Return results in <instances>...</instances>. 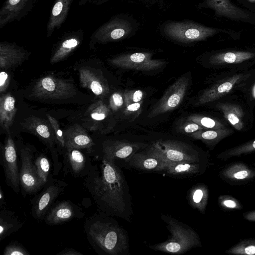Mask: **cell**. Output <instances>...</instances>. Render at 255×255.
Returning a JSON list of instances; mask_svg holds the SVG:
<instances>
[{"label": "cell", "mask_w": 255, "mask_h": 255, "mask_svg": "<svg viewBox=\"0 0 255 255\" xmlns=\"http://www.w3.org/2000/svg\"><path fill=\"white\" fill-rule=\"evenodd\" d=\"M251 0V1H255V0Z\"/></svg>", "instance_id": "cell-52"}, {"label": "cell", "mask_w": 255, "mask_h": 255, "mask_svg": "<svg viewBox=\"0 0 255 255\" xmlns=\"http://www.w3.org/2000/svg\"><path fill=\"white\" fill-rule=\"evenodd\" d=\"M208 196V187L204 184H198L191 188L188 193L187 200L189 204L192 208L204 214Z\"/></svg>", "instance_id": "cell-31"}, {"label": "cell", "mask_w": 255, "mask_h": 255, "mask_svg": "<svg viewBox=\"0 0 255 255\" xmlns=\"http://www.w3.org/2000/svg\"><path fill=\"white\" fill-rule=\"evenodd\" d=\"M124 94L126 95L133 102H139L143 101V93L140 90H126Z\"/></svg>", "instance_id": "cell-45"}, {"label": "cell", "mask_w": 255, "mask_h": 255, "mask_svg": "<svg viewBox=\"0 0 255 255\" xmlns=\"http://www.w3.org/2000/svg\"><path fill=\"white\" fill-rule=\"evenodd\" d=\"M149 145L125 140H108L102 143L101 153L97 157L106 160L121 167L125 166L129 159L136 152L146 148Z\"/></svg>", "instance_id": "cell-9"}, {"label": "cell", "mask_w": 255, "mask_h": 255, "mask_svg": "<svg viewBox=\"0 0 255 255\" xmlns=\"http://www.w3.org/2000/svg\"><path fill=\"white\" fill-rule=\"evenodd\" d=\"M145 149L167 162H206L205 158L197 148L182 141L158 139Z\"/></svg>", "instance_id": "cell-6"}, {"label": "cell", "mask_w": 255, "mask_h": 255, "mask_svg": "<svg viewBox=\"0 0 255 255\" xmlns=\"http://www.w3.org/2000/svg\"><path fill=\"white\" fill-rule=\"evenodd\" d=\"M91 0H79V5L80 6H82L85 5L87 2H90Z\"/></svg>", "instance_id": "cell-51"}, {"label": "cell", "mask_w": 255, "mask_h": 255, "mask_svg": "<svg viewBox=\"0 0 255 255\" xmlns=\"http://www.w3.org/2000/svg\"><path fill=\"white\" fill-rule=\"evenodd\" d=\"M9 83V77L7 73L1 71L0 73V92L2 94L5 91Z\"/></svg>", "instance_id": "cell-46"}, {"label": "cell", "mask_w": 255, "mask_h": 255, "mask_svg": "<svg viewBox=\"0 0 255 255\" xmlns=\"http://www.w3.org/2000/svg\"><path fill=\"white\" fill-rule=\"evenodd\" d=\"M29 53L17 44L8 42L0 43V67L8 69L21 64Z\"/></svg>", "instance_id": "cell-24"}, {"label": "cell", "mask_w": 255, "mask_h": 255, "mask_svg": "<svg viewBox=\"0 0 255 255\" xmlns=\"http://www.w3.org/2000/svg\"><path fill=\"white\" fill-rule=\"evenodd\" d=\"M83 39L84 32L82 29L66 33L57 43L50 63L54 64L64 60L78 47Z\"/></svg>", "instance_id": "cell-21"}, {"label": "cell", "mask_w": 255, "mask_h": 255, "mask_svg": "<svg viewBox=\"0 0 255 255\" xmlns=\"http://www.w3.org/2000/svg\"><path fill=\"white\" fill-rule=\"evenodd\" d=\"M125 109L124 114L127 117H136L141 112V106L143 101L134 102L131 101L126 95L124 94Z\"/></svg>", "instance_id": "cell-39"}, {"label": "cell", "mask_w": 255, "mask_h": 255, "mask_svg": "<svg viewBox=\"0 0 255 255\" xmlns=\"http://www.w3.org/2000/svg\"><path fill=\"white\" fill-rule=\"evenodd\" d=\"M109 0H91L90 3L95 5H100Z\"/></svg>", "instance_id": "cell-49"}, {"label": "cell", "mask_w": 255, "mask_h": 255, "mask_svg": "<svg viewBox=\"0 0 255 255\" xmlns=\"http://www.w3.org/2000/svg\"><path fill=\"white\" fill-rule=\"evenodd\" d=\"M34 163L38 176L45 184L50 175V163L49 159L45 154H39L34 158Z\"/></svg>", "instance_id": "cell-37"}, {"label": "cell", "mask_w": 255, "mask_h": 255, "mask_svg": "<svg viewBox=\"0 0 255 255\" xmlns=\"http://www.w3.org/2000/svg\"><path fill=\"white\" fill-rule=\"evenodd\" d=\"M220 205L224 208L230 209H240L242 206L239 201L234 198L228 196L223 195L219 198Z\"/></svg>", "instance_id": "cell-42"}, {"label": "cell", "mask_w": 255, "mask_h": 255, "mask_svg": "<svg viewBox=\"0 0 255 255\" xmlns=\"http://www.w3.org/2000/svg\"><path fill=\"white\" fill-rule=\"evenodd\" d=\"M94 164L83 184L99 212L130 222L133 214L129 186L121 167L106 160Z\"/></svg>", "instance_id": "cell-1"}, {"label": "cell", "mask_w": 255, "mask_h": 255, "mask_svg": "<svg viewBox=\"0 0 255 255\" xmlns=\"http://www.w3.org/2000/svg\"><path fill=\"white\" fill-rule=\"evenodd\" d=\"M223 174L227 178L242 180L252 178L255 176V171L243 163H235L226 168Z\"/></svg>", "instance_id": "cell-32"}, {"label": "cell", "mask_w": 255, "mask_h": 255, "mask_svg": "<svg viewBox=\"0 0 255 255\" xmlns=\"http://www.w3.org/2000/svg\"><path fill=\"white\" fill-rule=\"evenodd\" d=\"M15 143L10 135L0 147V164L3 169L6 183L16 193L21 191L19 170Z\"/></svg>", "instance_id": "cell-13"}, {"label": "cell", "mask_w": 255, "mask_h": 255, "mask_svg": "<svg viewBox=\"0 0 255 255\" xmlns=\"http://www.w3.org/2000/svg\"><path fill=\"white\" fill-rule=\"evenodd\" d=\"M206 2L220 16L239 20L247 21L249 18L248 13L233 5L229 0H206Z\"/></svg>", "instance_id": "cell-27"}, {"label": "cell", "mask_w": 255, "mask_h": 255, "mask_svg": "<svg viewBox=\"0 0 255 255\" xmlns=\"http://www.w3.org/2000/svg\"><path fill=\"white\" fill-rule=\"evenodd\" d=\"M74 0H55L46 26V36L50 37L65 21Z\"/></svg>", "instance_id": "cell-26"}, {"label": "cell", "mask_w": 255, "mask_h": 255, "mask_svg": "<svg viewBox=\"0 0 255 255\" xmlns=\"http://www.w3.org/2000/svg\"><path fill=\"white\" fill-rule=\"evenodd\" d=\"M79 80L82 87L90 89L97 96L103 98L110 92L106 80L95 70L88 68L80 69Z\"/></svg>", "instance_id": "cell-23"}, {"label": "cell", "mask_w": 255, "mask_h": 255, "mask_svg": "<svg viewBox=\"0 0 255 255\" xmlns=\"http://www.w3.org/2000/svg\"><path fill=\"white\" fill-rule=\"evenodd\" d=\"M85 216L82 209L69 200L58 201L50 208L44 218L49 225H57L68 222L74 219H80Z\"/></svg>", "instance_id": "cell-18"}, {"label": "cell", "mask_w": 255, "mask_h": 255, "mask_svg": "<svg viewBox=\"0 0 255 255\" xmlns=\"http://www.w3.org/2000/svg\"><path fill=\"white\" fill-rule=\"evenodd\" d=\"M68 184L49 177L43 190L31 200V214L36 220L44 219L52 205L63 192Z\"/></svg>", "instance_id": "cell-11"}, {"label": "cell", "mask_w": 255, "mask_h": 255, "mask_svg": "<svg viewBox=\"0 0 255 255\" xmlns=\"http://www.w3.org/2000/svg\"><path fill=\"white\" fill-rule=\"evenodd\" d=\"M180 127L182 132L186 133H192L200 129H204L197 124L189 121Z\"/></svg>", "instance_id": "cell-44"}, {"label": "cell", "mask_w": 255, "mask_h": 255, "mask_svg": "<svg viewBox=\"0 0 255 255\" xmlns=\"http://www.w3.org/2000/svg\"><path fill=\"white\" fill-rule=\"evenodd\" d=\"M244 217L247 220L255 222V211L246 213L244 215Z\"/></svg>", "instance_id": "cell-48"}, {"label": "cell", "mask_w": 255, "mask_h": 255, "mask_svg": "<svg viewBox=\"0 0 255 255\" xmlns=\"http://www.w3.org/2000/svg\"><path fill=\"white\" fill-rule=\"evenodd\" d=\"M152 56L149 52H135L114 57L109 62L118 67L140 71L156 70L165 64L164 61L152 59Z\"/></svg>", "instance_id": "cell-15"}, {"label": "cell", "mask_w": 255, "mask_h": 255, "mask_svg": "<svg viewBox=\"0 0 255 255\" xmlns=\"http://www.w3.org/2000/svg\"><path fill=\"white\" fill-rule=\"evenodd\" d=\"M206 163V162H168L162 173L176 178L194 176L205 171Z\"/></svg>", "instance_id": "cell-25"}, {"label": "cell", "mask_w": 255, "mask_h": 255, "mask_svg": "<svg viewBox=\"0 0 255 255\" xmlns=\"http://www.w3.org/2000/svg\"><path fill=\"white\" fill-rule=\"evenodd\" d=\"M255 151V138L222 152L217 157L227 159L235 156H240Z\"/></svg>", "instance_id": "cell-34"}, {"label": "cell", "mask_w": 255, "mask_h": 255, "mask_svg": "<svg viewBox=\"0 0 255 255\" xmlns=\"http://www.w3.org/2000/svg\"><path fill=\"white\" fill-rule=\"evenodd\" d=\"M132 31L130 23L116 17L109 20L96 29L91 35L90 46L97 43L104 44L124 39Z\"/></svg>", "instance_id": "cell-12"}, {"label": "cell", "mask_w": 255, "mask_h": 255, "mask_svg": "<svg viewBox=\"0 0 255 255\" xmlns=\"http://www.w3.org/2000/svg\"><path fill=\"white\" fill-rule=\"evenodd\" d=\"M65 147L85 149L90 155L94 151L95 143L86 130L78 124L69 127L63 131Z\"/></svg>", "instance_id": "cell-22"}, {"label": "cell", "mask_w": 255, "mask_h": 255, "mask_svg": "<svg viewBox=\"0 0 255 255\" xmlns=\"http://www.w3.org/2000/svg\"><path fill=\"white\" fill-rule=\"evenodd\" d=\"M110 109L102 101L98 100L89 106L86 114L94 122H98L105 120L109 116Z\"/></svg>", "instance_id": "cell-36"}, {"label": "cell", "mask_w": 255, "mask_h": 255, "mask_svg": "<svg viewBox=\"0 0 255 255\" xmlns=\"http://www.w3.org/2000/svg\"><path fill=\"white\" fill-rule=\"evenodd\" d=\"M234 130L231 128L219 129H202L190 134L195 139L201 140L207 146L213 149L220 141L233 134Z\"/></svg>", "instance_id": "cell-28"}, {"label": "cell", "mask_w": 255, "mask_h": 255, "mask_svg": "<svg viewBox=\"0 0 255 255\" xmlns=\"http://www.w3.org/2000/svg\"><path fill=\"white\" fill-rule=\"evenodd\" d=\"M226 253L240 255H255V239L244 240L226 251Z\"/></svg>", "instance_id": "cell-38"}, {"label": "cell", "mask_w": 255, "mask_h": 255, "mask_svg": "<svg viewBox=\"0 0 255 255\" xmlns=\"http://www.w3.org/2000/svg\"><path fill=\"white\" fill-rule=\"evenodd\" d=\"M76 89L72 83L52 76L39 79L34 85L31 96L42 99H67L73 97Z\"/></svg>", "instance_id": "cell-10"}, {"label": "cell", "mask_w": 255, "mask_h": 255, "mask_svg": "<svg viewBox=\"0 0 255 255\" xmlns=\"http://www.w3.org/2000/svg\"><path fill=\"white\" fill-rule=\"evenodd\" d=\"M3 255H29L30 253L16 241L11 242L4 248Z\"/></svg>", "instance_id": "cell-40"}, {"label": "cell", "mask_w": 255, "mask_h": 255, "mask_svg": "<svg viewBox=\"0 0 255 255\" xmlns=\"http://www.w3.org/2000/svg\"><path fill=\"white\" fill-rule=\"evenodd\" d=\"M189 83V78L185 76L177 80L154 105L149 113L148 118H154L177 108L185 96Z\"/></svg>", "instance_id": "cell-14"}, {"label": "cell", "mask_w": 255, "mask_h": 255, "mask_svg": "<svg viewBox=\"0 0 255 255\" xmlns=\"http://www.w3.org/2000/svg\"><path fill=\"white\" fill-rule=\"evenodd\" d=\"M0 205L1 207L2 206V204H4V195L3 193H2V191L1 188H0Z\"/></svg>", "instance_id": "cell-50"}, {"label": "cell", "mask_w": 255, "mask_h": 255, "mask_svg": "<svg viewBox=\"0 0 255 255\" xmlns=\"http://www.w3.org/2000/svg\"><path fill=\"white\" fill-rule=\"evenodd\" d=\"M35 149L31 145H23L19 150L21 166L19 179L22 195H31L39 191L45 184L38 176L34 163Z\"/></svg>", "instance_id": "cell-7"}, {"label": "cell", "mask_w": 255, "mask_h": 255, "mask_svg": "<svg viewBox=\"0 0 255 255\" xmlns=\"http://www.w3.org/2000/svg\"><path fill=\"white\" fill-rule=\"evenodd\" d=\"M124 102L125 100L121 93H114L110 98V108L113 111H117L123 107Z\"/></svg>", "instance_id": "cell-43"}, {"label": "cell", "mask_w": 255, "mask_h": 255, "mask_svg": "<svg viewBox=\"0 0 255 255\" xmlns=\"http://www.w3.org/2000/svg\"><path fill=\"white\" fill-rule=\"evenodd\" d=\"M187 120L193 122L204 129H219L229 128L228 122L224 119L201 114H193Z\"/></svg>", "instance_id": "cell-33"}, {"label": "cell", "mask_w": 255, "mask_h": 255, "mask_svg": "<svg viewBox=\"0 0 255 255\" xmlns=\"http://www.w3.org/2000/svg\"><path fill=\"white\" fill-rule=\"evenodd\" d=\"M169 38L182 43L203 41L220 32V30L190 21L171 22L163 28Z\"/></svg>", "instance_id": "cell-8"}, {"label": "cell", "mask_w": 255, "mask_h": 255, "mask_svg": "<svg viewBox=\"0 0 255 255\" xmlns=\"http://www.w3.org/2000/svg\"><path fill=\"white\" fill-rule=\"evenodd\" d=\"M23 224L14 212L1 209L0 212V241L18 231Z\"/></svg>", "instance_id": "cell-30"}, {"label": "cell", "mask_w": 255, "mask_h": 255, "mask_svg": "<svg viewBox=\"0 0 255 255\" xmlns=\"http://www.w3.org/2000/svg\"><path fill=\"white\" fill-rule=\"evenodd\" d=\"M255 52L241 50H227L216 52L208 59L209 65L215 68L228 69L248 67L253 64Z\"/></svg>", "instance_id": "cell-16"}, {"label": "cell", "mask_w": 255, "mask_h": 255, "mask_svg": "<svg viewBox=\"0 0 255 255\" xmlns=\"http://www.w3.org/2000/svg\"><path fill=\"white\" fill-rule=\"evenodd\" d=\"M46 116L54 131L58 144L60 147L64 149L65 144L63 132H62L60 128L58 122L56 119L49 115L47 114Z\"/></svg>", "instance_id": "cell-41"}, {"label": "cell", "mask_w": 255, "mask_h": 255, "mask_svg": "<svg viewBox=\"0 0 255 255\" xmlns=\"http://www.w3.org/2000/svg\"><path fill=\"white\" fill-rule=\"evenodd\" d=\"M171 236L165 242L149 246L150 249L163 253L182 255L191 249L202 246L200 238L191 227L170 216L162 215Z\"/></svg>", "instance_id": "cell-4"}, {"label": "cell", "mask_w": 255, "mask_h": 255, "mask_svg": "<svg viewBox=\"0 0 255 255\" xmlns=\"http://www.w3.org/2000/svg\"><path fill=\"white\" fill-rule=\"evenodd\" d=\"M113 217L99 212L88 218L84 225L87 240L99 255H128V233Z\"/></svg>", "instance_id": "cell-2"}, {"label": "cell", "mask_w": 255, "mask_h": 255, "mask_svg": "<svg viewBox=\"0 0 255 255\" xmlns=\"http://www.w3.org/2000/svg\"><path fill=\"white\" fill-rule=\"evenodd\" d=\"M14 98L9 93L2 95L0 98V125L9 134L17 109Z\"/></svg>", "instance_id": "cell-29"}, {"label": "cell", "mask_w": 255, "mask_h": 255, "mask_svg": "<svg viewBox=\"0 0 255 255\" xmlns=\"http://www.w3.org/2000/svg\"><path fill=\"white\" fill-rule=\"evenodd\" d=\"M167 163L145 148L134 153L129 159L125 167L146 173H162Z\"/></svg>", "instance_id": "cell-20"}, {"label": "cell", "mask_w": 255, "mask_h": 255, "mask_svg": "<svg viewBox=\"0 0 255 255\" xmlns=\"http://www.w3.org/2000/svg\"><path fill=\"white\" fill-rule=\"evenodd\" d=\"M226 70L218 75L212 84L199 95L195 106L214 103L227 95L239 92L253 69L242 67Z\"/></svg>", "instance_id": "cell-3"}, {"label": "cell", "mask_w": 255, "mask_h": 255, "mask_svg": "<svg viewBox=\"0 0 255 255\" xmlns=\"http://www.w3.org/2000/svg\"><path fill=\"white\" fill-rule=\"evenodd\" d=\"M82 149L71 147L64 148L62 168L65 175L70 174L74 177H85L91 170L94 164Z\"/></svg>", "instance_id": "cell-17"}, {"label": "cell", "mask_w": 255, "mask_h": 255, "mask_svg": "<svg viewBox=\"0 0 255 255\" xmlns=\"http://www.w3.org/2000/svg\"><path fill=\"white\" fill-rule=\"evenodd\" d=\"M239 92L242 94L248 104L254 110L255 107V68L253 69Z\"/></svg>", "instance_id": "cell-35"}, {"label": "cell", "mask_w": 255, "mask_h": 255, "mask_svg": "<svg viewBox=\"0 0 255 255\" xmlns=\"http://www.w3.org/2000/svg\"><path fill=\"white\" fill-rule=\"evenodd\" d=\"M57 255H83L82 253L72 248H66L61 251Z\"/></svg>", "instance_id": "cell-47"}, {"label": "cell", "mask_w": 255, "mask_h": 255, "mask_svg": "<svg viewBox=\"0 0 255 255\" xmlns=\"http://www.w3.org/2000/svg\"><path fill=\"white\" fill-rule=\"evenodd\" d=\"M37 0H5L0 9V28L19 21L34 6Z\"/></svg>", "instance_id": "cell-19"}, {"label": "cell", "mask_w": 255, "mask_h": 255, "mask_svg": "<svg viewBox=\"0 0 255 255\" xmlns=\"http://www.w3.org/2000/svg\"><path fill=\"white\" fill-rule=\"evenodd\" d=\"M235 94L227 95L214 102V107L234 129L247 131L252 128L254 123L253 109L242 95Z\"/></svg>", "instance_id": "cell-5"}]
</instances>
